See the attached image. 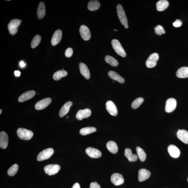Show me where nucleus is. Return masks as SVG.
Returning a JSON list of instances; mask_svg holds the SVG:
<instances>
[{"mask_svg": "<svg viewBox=\"0 0 188 188\" xmlns=\"http://www.w3.org/2000/svg\"><path fill=\"white\" fill-rule=\"evenodd\" d=\"M17 133L20 139L24 140H29L31 139L34 135L32 131L22 128L18 129Z\"/></svg>", "mask_w": 188, "mask_h": 188, "instance_id": "nucleus-1", "label": "nucleus"}, {"mask_svg": "<svg viewBox=\"0 0 188 188\" xmlns=\"http://www.w3.org/2000/svg\"><path fill=\"white\" fill-rule=\"evenodd\" d=\"M112 44L113 48L117 55L122 57H126V52L118 40L116 39L112 40Z\"/></svg>", "mask_w": 188, "mask_h": 188, "instance_id": "nucleus-2", "label": "nucleus"}, {"mask_svg": "<svg viewBox=\"0 0 188 188\" xmlns=\"http://www.w3.org/2000/svg\"><path fill=\"white\" fill-rule=\"evenodd\" d=\"M54 152V150L52 148H48L44 149L38 155L37 160L41 161L50 158L52 156Z\"/></svg>", "mask_w": 188, "mask_h": 188, "instance_id": "nucleus-3", "label": "nucleus"}, {"mask_svg": "<svg viewBox=\"0 0 188 188\" xmlns=\"http://www.w3.org/2000/svg\"><path fill=\"white\" fill-rule=\"evenodd\" d=\"M59 165L56 164H49L45 167L44 170L47 174L51 176L56 174L60 170Z\"/></svg>", "mask_w": 188, "mask_h": 188, "instance_id": "nucleus-4", "label": "nucleus"}, {"mask_svg": "<svg viewBox=\"0 0 188 188\" xmlns=\"http://www.w3.org/2000/svg\"><path fill=\"white\" fill-rule=\"evenodd\" d=\"M117 15L122 25H128V20L123 7L121 5L118 4L117 6Z\"/></svg>", "mask_w": 188, "mask_h": 188, "instance_id": "nucleus-5", "label": "nucleus"}, {"mask_svg": "<svg viewBox=\"0 0 188 188\" xmlns=\"http://www.w3.org/2000/svg\"><path fill=\"white\" fill-rule=\"evenodd\" d=\"M159 59V55L158 54L154 53L151 54L148 58L146 63L147 67L150 69L155 67Z\"/></svg>", "mask_w": 188, "mask_h": 188, "instance_id": "nucleus-6", "label": "nucleus"}, {"mask_svg": "<svg viewBox=\"0 0 188 188\" xmlns=\"http://www.w3.org/2000/svg\"><path fill=\"white\" fill-rule=\"evenodd\" d=\"M177 106V102L175 99L170 98L166 100L165 108V111L168 113L172 112L174 110Z\"/></svg>", "mask_w": 188, "mask_h": 188, "instance_id": "nucleus-7", "label": "nucleus"}, {"mask_svg": "<svg viewBox=\"0 0 188 188\" xmlns=\"http://www.w3.org/2000/svg\"><path fill=\"white\" fill-rule=\"evenodd\" d=\"M51 98H47L42 99L37 102L35 105V108L36 110H41L45 109L51 102Z\"/></svg>", "mask_w": 188, "mask_h": 188, "instance_id": "nucleus-8", "label": "nucleus"}, {"mask_svg": "<svg viewBox=\"0 0 188 188\" xmlns=\"http://www.w3.org/2000/svg\"><path fill=\"white\" fill-rule=\"evenodd\" d=\"M80 33L84 41H87L91 38V34L89 28L85 25H82L79 29Z\"/></svg>", "mask_w": 188, "mask_h": 188, "instance_id": "nucleus-9", "label": "nucleus"}, {"mask_svg": "<svg viewBox=\"0 0 188 188\" xmlns=\"http://www.w3.org/2000/svg\"><path fill=\"white\" fill-rule=\"evenodd\" d=\"M86 153L92 158H98L102 156V153L99 150L95 148L89 147L86 150Z\"/></svg>", "mask_w": 188, "mask_h": 188, "instance_id": "nucleus-10", "label": "nucleus"}, {"mask_svg": "<svg viewBox=\"0 0 188 188\" xmlns=\"http://www.w3.org/2000/svg\"><path fill=\"white\" fill-rule=\"evenodd\" d=\"M106 107L107 111L110 114L113 116H116L118 113V111L116 105L112 101H108L106 104Z\"/></svg>", "mask_w": 188, "mask_h": 188, "instance_id": "nucleus-11", "label": "nucleus"}, {"mask_svg": "<svg viewBox=\"0 0 188 188\" xmlns=\"http://www.w3.org/2000/svg\"><path fill=\"white\" fill-rule=\"evenodd\" d=\"M110 180L112 184L116 186L121 185L124 182L123 176L119 173H114L111 176Z\"/></svg>", "mask_w": 188, "mask_h": 188, "instance_id": "nucleus-12", "label": "nucleus"}, {"mask_svg": "<svg viewBox=\"0 0 188 188\" xmlns=\"http://www.w3.org/2000/svg\"><path fill=\"white\" fill-rule=\"evenodd\" d=\"M91 111L89 109L80 110L77 113L76 118L79 120H82L84 119L88 118L91 116Z\"/></svg>", "mask_w": 188, "mask_h": 188, "instance_id": "nucleus-13", "label": "nucleus"}, {"mask_svg": "<svg viewBox=\"0 0 188 188\" xmlns=\"http://www.w3.org/2000/svg\"><path fill=\"white\" fill-rule=\"evenodd\" d=\"M36 94V92L34 90L28 91L21 95L18 98V101L19 102H24L26 101L31 99Z\"/></svg>", "mask_w": 188, "mask_h": 188, "instance_id": "nucleus-14", "label": "nucleus"}, {"mask_svg": "<svg viewBox=\"0 0 188 188\" xmlns=\"http://www.w3.org/2000/svg\"><path fill=\"white\" fill-rule=\"evenodd\" d=\"M151 175L150 171L145 169H140L138 171V180L140 182L144 181L149 178Z\"/></svg>", "mask_w": 188, "mask_h": 188, "instance_id": "nucleus-15", "label": "nucleus"}, {"mask_svg": "<svg viewBox=\"0 0 188 188\" xmlns=\"http://www.w3.org/2000/svg\"><path fill=\"white\" fill-rule=\"evenodd\" d=\"M8 135L4 131L0 133V147L2 149H6L8 147Z\"/></svg>", "mask_w": 188, "mask_h": 188, "instance_id": "nucleus-16", "label": "nucleus"}, {"mask_svg": "<svg viewBox=\"0 0 188 188\" xmlns=\"http://www.w3.org/2000/svg\"><path fill=\"white\" fill-rule=\"evenodd\" d=\"M62 32L60 30H58L54 33L52 39H51V43L53 46H55L59 43L62 40Z\"/></svg>", "mask_w": 188, "mask_h": 188, "instance_id": "nucleus-17", "label": "nucleus"}, {"mask_svg": "<svg viewBox=\"0 0 188 188\" xmlns=\"http://www.w3.org/2000/svg\"><path fill=\"white\" fill-rule=\"evenodd\" d=\"M168 150L170 156L173 158H177L179 157L180 154L178 148L175 145H170L168 147Z\"/></svg>", "mask_w": 188, "mask_h": 188, "instance_id": "nucleus-18", "label": "nucleus"}, {"mask_svg": "<svg viewBox=\"0 0 188 188\" xmlns=\"http://www.w3.org/2000/svg\"><path fill=\"white\" fill-rule=\"evenodd\" d=\"M178 138L185 144H188V132L185 130L178 129L177 133Z\"/></svg>", "mask_w": 188, "mask_h": 188, "instance_id": "nucleus-19", "label": "nucleus"}, {"mask_svg": "<svg viewBox=\"0 0 188 188\" xmlns=\"http://www.w3.org/2000/svg\"><path fill=\"white\" fill-rule=\"evenodd\" d=\"M80 71L81 74L87 79L90 78V74L88 67L86 64L80 62L79 64Z\"/></svg>", "mask_w": 188, "mask_h": 188, "instance_id": "nucleus-20", "label": "nucleus"}, {"mask_svg": "<svg viewBox=\"0 0 188 188\" xmlns=\"http://www.w3.org/2000/svg\"><path fill=\"white\" fill-rule=\"evenodd\" d=\"M72 102H69L65 103L61 108L59 113V116L62 117L64 116L69 112L70 107L72 105Z\"/></svg>", "mask_w": 188, "mask_h": 188, "instance_id": "nucleus-21", "label": "nucleus"}, {"mask_svg": "<svg viewBox=\"0 0 188 188\" xmlns=\"http://www.w3.org/2000/svg\"><path fill=\"white\" fill-rule=\"evenodd\" d=\"M46 14L45 5L43 2H41L39 4L38 8L37 9V17L39 19L43 18Z\"/></svg>", "mask_w": 188, "mask_h": 188, "instance_id": "nucleus-22", "label": "nucleus"}, {"mask_svg": "<svg viewBox=\"0 0 188 188\" xmlns=\"http://www.w3.org/2000/svg\"><path fill=\"white\" fill-rule=\"evenodd\" d=\"M124 155L130 162L136 161L138 158L137 155L133 154L131 150L129 148H127L125 150Z\"/></svg>", "mask_w": 188, "mask_h": 188, "instance_id": "nucleus-23", "label": "nucleus"}, {"mask_svg": "<svg viewBox=\"0 0 188 188\" xmlns=\"http://www.w3.org/2000/svg\"><path fill=\"white\" fill-rule=\"evenodd\" d=\"M176 76L180 78L188 77V67H184L180 68L176 72Z\"/></svg>", "mask_w": 188, "mask_h": 188, "instance_id": "nucleus-24", "label": "nucleus"}, {"mask_svg": "<svg viewBox=\"0 0 188 188\" xmlns=\"http://www.w3.org/2000/svg\"><path fill=\"white\" fill-rule=\"evenodd\" d=\"M108 75L110 78L119 82L121 83H123L125 80L121 76L116 72L110 71L108 73Z\"/></svg>", "mask_w": 188, "mask_h": 188, "instance_id": "nucleus-25", "label": "nucleus"}, {"mask_svg": "<svg viewBox=\"0 0 188 188\" xmlns=\"http://www.w3.org/2000/svg\"><path fill=\"white\" fill-rule=\"evenodd\" d=\"M169 5V3L166 0H161L157 2L156 6L157 10L159 11H163L165 10L168 8Z\"/></svg>", "mask_w": 188, "mask_h": 188, "instance_id": "nucleus-26", "label": "nucleus"}, {"mask_svg": "<svg viewBox=\"0 0 188 188\" xmlns=\"http://www.w3.org/2000/svg\"><path fill=\"white\" fill-rule=\"evenodd\" d=\"M106 147L109 151L113 154H116L118 152V146L116 143L113 141H110L108 142Z\"/></svg>", "mask_w": 188, "mask_h": 188, "instance_id": "nucleus-27", "label": "nucleus"}, {"mask_svg": "<svg viewBox=\"0 0 188 188\" xmlns=\"http://www.w3.org/2000/svg\"><path fill=\"white\" fill-rule=\"evenodd\" d=\"M100 6V2L98 1H91L89 2L88 8L89 11H94L98 10Z\"/></svg>", "mask_w": 188, "mask_h": 188, "instance_id": "nucleus-28", "label": "nucleus"}, {"mask_svg": "<svg viewBox=\"0 0 188 188\" xmlns=\"http://www.w3.org/2000/svg\"><path fill=\"white\" fill-rule=\"evenodd\" d=\"M67 72L65 70H59L54 74L53 76V79L55 81H59L62 77L67 76Z\"/></svg>", "mask_w": 188, "mask_h": 188, "instance_id": "nucleus-29", "label": "nucleus"}, {"mask_svg": "<svg viewBox=\"0 0 188 188\" xmlns=\"http://www.w3.org/2000/svg\"><path fill=\"white\" fill-rule=\"evenodd\" d=\"M136 149L138 157L140 161L142 162L145 161L146 158V155L144 150L139 147H136Z\"/></svg>", "mask_w": 188, "mask_h": 188, "instance_id": "nucleus-30", "label": "nucleus"}, {"mask_svg": "<svg viewBox=\"0 0 188 188\" xmlns=\"http://www.w3.org/2000/svg\"><path fill=\"white\" fill-rule=\"evenodd\" d=\"M97 129L93 127H88L82 128L80 130V133L82 135L85 136L95 132Z\"/></svg>", "mask_w": 188, "mask_h": 188, "instance_id": "nucleus-31", "label": "nucleus"}, {"mask_svg": "<svg viewBox=\"0 0 188 188\" xmlns=\"http://www.w3.org/2000/svg\"><path fill=\"white\" fill-rule=\"evenodd\" d=\"M105 60L108 64L113 67H116L119 65V63L112 56L107 55L105 58Z\"/></svg>", "mask_w": 188, "mask_h": 188, "instance_id": "nucleus-32", "label": "nucleus"}, {"mask_svg": "<svg viewBox=\"0 0 188 188\" xmlns=\"http://www.w3.org/2000/svg\"><path fill=\"white\" fill-rule=\"evenodd\" d=\"M18 169V166L17 164H15L9 168L8 171V175L9 176H13L15 175L17 173Z\"/></svg>", "mask_w": 188, "mask_h": 188, "instance_id": "nucleus-33", "label": "nucleus"}, {"mask_svg": "<svg viewBox=\"0 0 188 188\" xmlns=\"http://www.w3.org/2000/svg\"><path fill=\"white\" fill-rule=\"evenodd\" d=\"M144 99L143 98L139 97L136 99L132 103L131 107L133 109H137L144 102Z\"/></svg>", "mask_w": 188, "mask_h": 188, "instance_id": "nucleus-34", "label": "nucleus"}, {"mask_svg": "<svg viewBox=\"0 0 188 188\" xmlns=\"http://www.w3.org/2000/svg\"><path fill=\"white\" fill-rule=\"evenodd\" d=\"M41 37L39 35H37L32 39L31 42V46L32 48L34 49L39 45L40 43Z\"/></svg>", "mask_w": 188, "mask_h": 188, "instance_id": "nucleus-35", "label": "nucleus"}, {"mask_svg": "<svg viewBox=\"0 0 188 188\" xmlns=\"http://www.w3.org/2000/svg\"><path fill=\"white\" fill-rule=\"evenodd\" d=\"M155 32L158 35H161L163 34H165V31L163 28L160 25H157L154 28Z\"/></svg>", "mask_w": 188, "mask_h": 188, "instance_id": "nucleus-36", "label": "nucleus"}, {"mask_svg": "<svg viewBox=\"0 0 188 188\" xmlns=\"http://www.w3.org/2000/svg\"><path fill=\"white\" fill-rule=\"evenodd\" d=\"M21 22L22 21L18 19H15L12 20L9 23L13 27L18 28L20 25Z\"/></svg>", "mask_w": 188, "mask_h": 188, "instance_id": "nucleus-37", "label": "nucleus"}, {"mask_svg": "<svg viewBox=\"0 0 188 188\" xmlns=\"http://www.w3.org/2000/svg\"><path fill=\"white\" fill-rule=\"evenodd\" d=\"M8 28L9 33L12 35H15L18 32V28L13 27L9 23L8 25Z\"/></svg>", "mask_w": 188, "mask_h": 188, "instance_id": "nucleus-38", "label": "nucleus"}, {"mask_svg": "<svg viewBox=\"0 0 188 188\" xmlns=\"http://www.w3.org/2000/svg\"><path fill=\"white\" fill-rule=\"evenodd\" d=\"M72 49L71 48H69L66 50L65 52V55L67 57L70 58L72 55Z\"/></svg>", "mask_w": 188, "mask_h": 188, "instance_id": "nucleus-39", "label": "nucleus"}, {"mask_svg": "<svg viewBox=\"0 0 188 188\" xmlns=\"http://www.w3.org/2000/svg\"><path fill=\"white\" fill-rule=\"evenodd\" d=\"M182 23L180 20H176L173 23V25L175 27H179L182 25Z\"/></svg>", "mask_w": 188, "mask_h": 188, "instance_id": "nucleus-40", "label": "nucleus"}, {"mask_svg": "<svg viewBox=\"0 0 188 188\" xmlns=\"http://www.w3.org/2000/svg\"><path fill=\"white\" fill-rule=\"evenodd\" d=\"M90 188H101L100 185L98 183L95 182V183L92 182L91 183Z\"/></svg>", "mask_w": 188, "mask_h": 188, "instance_id": "nucleus-41", "label": "nucleus"}, {"mask_svg": "<svg viewBox=\"0 0 188 188\" xmlns=\"http://www.w3.org/2000/svg\"><path fill=\"white\" fill-rule=\"evenodd\" d=\"M72 188H81V187L78 183H76L73 185Z\"/></svg>", "mask_w": 188, "mask_h": 188, "instance_id": "nucleus-42", "label": "nucleus"}, {"mask_svg": "<svg viewBox=\"0 0 188 188\" xmlns=\"http://www.w3.org/2000/svg\"><path fill=\"white\" fill-rule=\"evenodd\" d=\"M15 74L16 76L19 77L20 76L21 72L19 71H18V70H16V71L15 72Z\"/></svg>", "mask_w": 188, "mask_h": 188, "instance_id": "nucleus-43", "label": "nucleus"}, {"mask_svg": "<svg viewBox=\"0 0 188 188\" xmlns=\"http://www.w3.org/2000/svg\"><path fill=\"white\" fill-rule=\"evenodd\" d=\"M20 66L21 67L23 68L25 66V63L23 61H21L19 63Z\"/></svg>", "mask_w": 188, "mask_h": 188, "instance_id": "nucleus-44", "label": "nucleus"}, {"mask_svg": "<svg viewBox=\"0 0 188 188\" xmlns=\"http://www.w3.org/2000/svg\"><path fill=\"white\" fill-rule=\"evenodd\" d=\"M124 27L126 28V29H127L128 28V25H124Z\"/></svg>", "mask_w": 188, "mask_h": 188, "instance_id": "nucleus-45", "label": "nucleus"}, {"mask_svg": "<svg viewBox=\"0 0 188 188\" xmlns=\"http://www.w3.org/2000/svg\"><path fill=\"white\" fill-rule=\"evenodd\" d=\"M0 112H0V114H1L2 113V110L1 109V110H0Z\"/></svg>", "mask_w": 188, "mask_h": 188, "instance_id": "nucleus-46", "label": "nucleus"}, {"mask_svg": "<svg viewBox=\"0 0 188 188\" xmlns=\"http://www.w3.org/2000/svg\"><path fill=\"white\" fill-rule=\"evenodd\" d=\"M114 31H117V30H116V29H114Z\"/></svg>", "mask_w": 188, "mask_h": 188, "instance_id": "nucleus-47", "label": "nucleus"}, {"mask_svg": "<svg viewBox=\"0 0 188 188\" xmlns=\"http://www.w3.org/2000/svg\"><path fill=\"white\" fill-rule=\"evenodd\" d=\"M187 181H188V178H187Z\"/></svg>", "mask_w": 188, "mask_h": 188, "instance_id": "nucleus-48", "label": "nucleus"}]
</instances>
